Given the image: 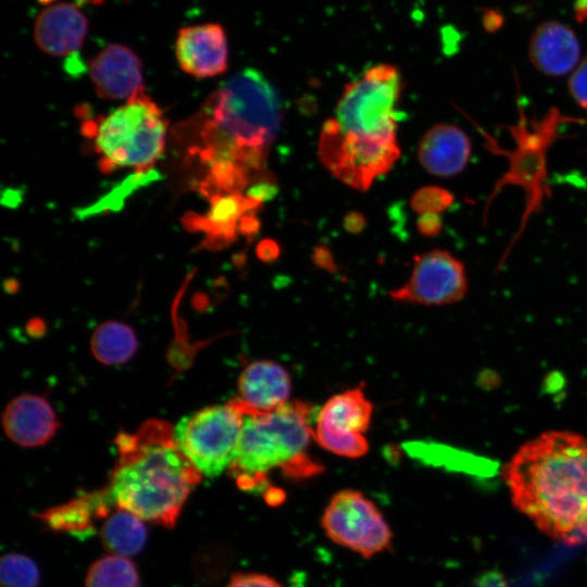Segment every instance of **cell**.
<instances>
[{
  "instance_id": "cell-1",
  "label": "cell",
  "mask_w": 587,
  "mask_h": 587,
  "mask_svg": "<svg viewBox=\"0 0 587 587\" xmlns=\"http://www.w3.org/2000/svg\"><path fill=\"white\" fill-rule=\"evenodd\" d=\"M282 116L280 98L260 72L246 68L223 82L180 127L186 157L200 168L199 191L209 199L245 193L270 178L267 157Z\"/></svg>"
},
{
  "instance_id": "cell-2",
  "label": "cell",
  "mask_w": 587,
  "mask_h": 587,
  "mask_svg": "<svg viewBox=\"0 0 587 587\" xmlns=\"http://www.w3.org/2000/svg\"><path fill=\"white\" fill-rule=\"evenodd\" d=\"M401 75L390 64H376L347 84L319 140L322 164L344 184L367 190L400 157L396 104Z\"/></svg>"
},
{
  "instance_id": "cell-3",
  "label": "cell",
  "mask_w": 587,
  "mask_h": 587,
  "mask_svg": "<svg viewBox=\"0 0 587 587\" xmlns=\"http://www.w3.org/2000/svg\"><path fill=\"white\" fill-rule=\"evenodd\" d=\"M502 474L514 507L541 532L587 542V437L545 432L522 445Z\"/></svg>"
},
{
  "instance_id": "cell-4",
  "label": "cell",
  "mask_w": 587,
  "mask_h": 587,
  "mask_svg": "<svg viewBox=\"0 0 587 587\" xmlns=\"http://www.w3.org/2000/svg\"><path fill=\"white\" fill-rule=\"evenodd\" d=\"M118 460L105 488L116 508L146 522L175 526L192 488L203 475L179 449L174 427L149 420L116 437Z\"/></svg>"
},
{
  "instance_id": "cell-5",
  "label": "cell",
  "mask_w": 587,
  "mask_h": 587,
  "mask_svg": "<svg viewBox=\"0 0 587 587\" xmlns=\"http://www.w3.org/2000/svg\"><path fill=\"white\" fill-rule=\"evenodd\" d=\"M313 408L294 401L265 415H245V421L229 473L245 490L262 488L266 474L280 469L300 478L322 469L307 454L313 430L309 421Z\"/></svg>"
},
{
  "instance_id": "cell-6",
  "label": "cell",
  "mask_w": 587,
  "mask_h": 587,
  "mask_svg": "<svg viewBox=\"0 0 587 587\" xmlns=\"http://www.w3.org/2000/svg\"><path fill=\"white\" fill-rule=\"evenodd\" d=\"M83 129L92 139L102 172L134 170L141 174L164 153L167 121L143 91L98 120L86 122Z\"/></svg>"
},
{
  "instance_id": "cell-7",
  "label": "cell",
  "mask_w": 587,
  "mask_h": 587,
  "mask_svg": "<svg viewBox=\"0 0 587 587\" xmlns=\"http://www.w3.org/2000/svg\"><path fill=\"white\" fill-rule=\"evenodd\" d=\"M245 415L236 398L207 407L176 425V442L203 476L215 477L234 461Z\"/></svg>"
},
{
  "instance_id": "cell-8",
  "label": "cell",
  "mask_w": 587,
  "mask_h": 587,
  "mask_svg": "<svg viewBox=\"0 0 587 587\" xmlns=\"http://www.w3.org/2000/svg\"><path fill=\"white\" fill-rule=\"evenodd\" d=\"M325 534L336 544L364 558L389 550L392 533L376 504L362 492L335 494L322 515Z\"/></svg>"
},
{
  "instance_id": "cell-9",
  "label": "cell",
  "mask_w": 587,
  "mask_h": 587,
  "mask_svg": "<svg viewBox=\"0 0 587 587\" xmlns=\"http://www.w3.org/2000/svg\"><path fill=\"white\" fill-rule=\"evenodd\" d=\"M562 116L558 111L551 110L538 125L529 133L524 123L511 128L516 140V148L513 151L503 152L510 159V170L497 184L496 190L502 185L513 184L522 186L527 193V208L524 222L533 211H538L546 193L547 187L546 151L555 135V129Z\"/></svg>"
},
{
  "instance_id": "cell-10",
  "label": "cell",
  "mask_w": 587,
  "mask_h": 587,
  "mask_svg": "<svg viewBox=\"0 0 587 587\" xmlns=\"http://www.w3.org/2000/svg\"><path fill=\"white\" fill-rule=\"evenodd\" d=\"M467 289L463 263L448 251L435 249L414 258L409 279L390 296L398 301L446 305L463 299Z\"/></svg>"
},
{
  "instance_id": "cell-11",
  "label": "cell",
  "mask_w": 587,
  "mask_h": 587,
  "mask_svg": "<svg viewBox=\"0 0 587 587\" xmlns=\"http://www.w3.org/2000/svg\"><path fill=\"white\" fill-rule=\"evenodd\" d=\"M179 67L197 78H211L228 65V46L224 28L217 23L183 27L175 41Z\"/></svg>"
},
{
  "instance_id": "cell-12",
  "label": "cell",
  "mask_w": 587,
  "mask_h": 587,
  "mask_svg": "<svg viewBox=\"0 0 587 587\" xmlns=\"http://www.w3.org/2000/svg\"><path fill=\"white\" fill-rule=\"evenodd\" d=\"M89 77L97 95L107 100L127 101L143 92L138 55L128 47L110 43L91 59Z\"/></svg>"
},
{
  "instance_id": "cell-13",
  "label": "cell",
  "mask_w": 587,
  "mask_h": 587,
  "mask_svg": "<svg viewBox=\"0 0 587 587\" xmlns=\"http://www.w3.org/2000/svg\"><path fill=\"white\" fill-rule=\"evenodd\" d=\"M291 384L287 371L273 361H255L241 373L236 398L246 415H265L287 404Z\"/></svg>"
},
{
  "instance_id": "cell-14",
  "label": "cell",
  "mask_w": 587,
  "mask_h": 587,
  "mask_svg": "<svg viewBox=\"0 0 587 587\" xmlns=\"http://www.w3.org/2000/svg\"><path fill=\"white\" fill-rule=\"evenodd\" d=\"M88 33V20L71 3L47 7L37 16L34 39L38 48L52 57H65L76 52Z\"/></svg>"
},
{
  "instance_id": "cell-15",
  "label": "cell",
  "mask_w": 587,
  "mask_h": 587,
  "mask_svg": "<svg viewBox=\"0 0 587 587\" xmlns=\"http://www.w3.org/2000/svg\"><path fill=\"white\" fill-rule=\"evenodd\" d=\"M533 65L548 76H561L575 68L580 46L575 33L558 21L541 23L529 40Z\"/></svg>"
},
{
  "instance_id": "cell-16",
  "label": "cell",
  "mask_w": 587,
  "mask_h": 587,
  "mask_svg": "<svg viewBox=\"0 0 587 587\" xmlns=\"http://www.w3.org/2000/svg\"><path fill=\"white\" fill-rule=\"evenodd\" d=\"M2 424L9 438L22 447L46 444L59 426L50 403L34 395L13 399L3 413Z\"/></svg>"
},
{
  "instance_id": "cell-17",
  "label": "cell",
  "mask_w": 587,
  "mask_h": 587,
  "mask_svg": "<svg viewBox=\"0 0 587 587\" xmlns=\"http://www.w3.org/2000/svg\"><path fill=\"white\" fill-rule=\"evenodd\" d=\"M417 157L428 173L440 177L454 176L465 168L470 160L471 140L455 125L438 124L421 139Z\"/></svg>"
},
{
  "instance_id": "cell-18",
  "label": "cell",
  "mask_w": 587,
  "mask_h": 587,
  "mask_svg": "<svg viewBox=\"0 0 587 587\" xmlns=\"http://www.w3.org/2000/svg\"><path fill=\"white\" fill-rule=\"evenodd\" d=\"M112 505L114 503L104 489L51 508L39 514V519L54 532L87 536L92 530V520L107 517Z\"/></svg>"
},
{
  "instance_id": "cell-19",
  "label": "cell",
  "mask_w": 587,
  "mask_h": 587,
  "mask_svg": "<svg viewBox=\"0 0 587 587\" xmlns=\"http://www.w3.org/2000/svg\"><path fill=\"white\" fill-rule=\"evenodd\" d=\"M211 207L197 224L200 230L208 234L214 246L226 245L240 233V224L247 214L254 213L262 202L246 193H228L210 199Z\"/></svg>"
},
{
  "instance_id": "cell-20",
  "label": "cell",
  "mask_w": 587,
  "mask_h": 587,
  "mask_svg": "<svg viewBox=\"0 0 587 587\" xmlns=\"http://www.w3.org/2000/svg\"><path fill=\"white\" fill-rule=\"evenodd\" d=\"M372 403L360 388L338 394L321 409L316 425L337 433H364L371 422Z\"/></svg>"
},
{
  "instance_id": "cell-21",
  "label": "cell",
  "mask_w": 587,
  "mask_h": 587,
  "mask_svg": "<svg viewBox=\"0 0 587 587\" xmlns=\"http://www.w3.org/2000/svg\"><path fill=\"white\" fill-rule=\"evenodd\" d=\"M100 536L108 551L128 558L142 550L148 533L143 520L129 511L116 508L105 517Z\"/></svg>"
},
{
  "instance_id": "cell-22",
  "label": "cell",
  "mask_w": 587,
  "mask_h": 587,
  "mask_svg": "<svg viewBox=\"0 0 587 587\" xmlns=\"http://www.w3.org/2000/svg\"><path fill=\"white\" fill-rule=\"evenodd\" d=\"M136 349L137 339L134 332L118 322H107L100 325L91 338L93 354L105 364L126 362Z\"/></svg>"
},
{
  "instance_id": "cell-23",
  "label": "cell",
  "mask_w": 587,
  "mask_h": 587,
  "mask_svg": "<svg viewBox=\"0 0 587 587\" xmlns=\"http://www.w3.org/2000/svg\"><path fill=\"white\" fill-rule=\"evenodd\" d=\"M139 583L137 567L127 557L108 554L90 565L85 587H139Z\"/></svg>"
},
{
  "instance_id": "cell-24",
  "label": "cell",
  "mask_w": 587,
  "mask_h": 587,
  "mask_svg": "<svg viewBox=\"0 0 587 587\" xmlns=\"http://www.w3.org/2000/svg\"><path fill=\"white\" fill-rule=\"evenodd\" d=\"M39 583V569L29 557L13 552L1 558V587H38Z\"/></svg>"
},
{
  "instance_id": "cell-25",
  "label": "cell",
  "mask_w": 587,
  "mask_h": 587,
  "mask_svg": "<svg viewBox=\"0 0 587 587\" xmlns=\"http://www.w3.org/2000/svg\"><path fill=\"white\" fill-rule=\"evenodd\" d=\"M313 437L323 448L341 457L359 458L369 449L365 437L358 433H337L316 425Z\"/></svg>"
},
{
  "instance_id": "cell-26",
  "label": "cell",
  "mask_w": 587,
  "mask_h": 587,
  "mask_svg": "<svg viewBox=\"0 0 587 587\" xmlns=\"http://www.w3.org/2000/svg\"><path fill=\"white\" fill-rule=\"evenodd\" d=\"M453 195L438 186H425L417 189L410 200L412 210L422 215L426 213L439 214L453 202Z\"/></svg>"
},
{
  "instance_id": "cell-27",
  "label": "cell",
  "mask_w": 587,
  "mask_h": 587,
  "mask_svg": "<svg viewBox=\"0 0 587 587\" xmlns=\"http://www.w3.org/2000/svg\"><path fill=\"white\" fill-rule=\"evenodd\" d=\"M569 90L575 102L587 111V58L580 62L571 75Z\"/></svg>"
},
{
  "instance_id": "cell-28",
  "label": "cell",
  "mask_w": 587,
  "mask_h": 587,
  "mask_svg": "<svg viewBox=\"0 0 587 587\" xmlns=\"http://www.w3.org/2000/svg\"><path fill=\"white\" fill-rule=\"evenodd\" d=\"M226 587H283L276 579L260 573L235 574Z\"/></svg>"
},
{
  "instance_id": "cell-29",
  "label": "cell",
  "mask_w": 587,
  "mask_h": 587,
  "mask_svg": "<svg viewBox=\"0 0 587 587\" xmlns=\"http://www.w3.org/2000/svg\"><path fill=\"white\" fill-rule=\"evenodd\" d=\"M416 227L422 235L433 237L441 232L442 220L440 218L439 214H422L417 220Z\"/></svg>"
},
{
  "instance_id": "cell-30",
  "label": "cell",
  "mask_w": 587,
  "mask_h": 587,
  "mask_svg": "<svg viewBox=\"0 0 587 587\" xmlns=\"http://www.w3.org/2000/svg\"><path fill=\"white\" fill-rule=\"evenodd\" d=\"M257 253L263 261H273L279 254V247L276 241L264 239L258 245Z\"/></svg>"
},
{
  "instance_id": "cell-31",
  "label": "cell",
  "mask_w": 587,
  "mask_h": 587,
  "mask_svg": "<svg viewBox=\"0 0 587 587\" xmlns=\"http://www.w3.org/2000/svg\"><path fill=\"white\" fill-rule=\"evenodd\" d=\"M503 24V16L496 10L488 9L483 14V25L487 32H496Z\"/></svg>"
},
{
  "instance_id": "cell-32",
  "label": "cell",
  "mask_w": 587,
  "mask_h": 587,
  "mask_svg": "<svg viewBox=\"0 0 587 587\" xmlns=\"http://www.w3.org/2000/svg\"><path fill=\"white\" fill-rule=\"evenodd\" d=\"M344 225L350 233H360L365 226V217L359 212L348 213L345 217Z\"/></svg>"
},
{
  "instance_id": "cell-33",
  "label": "cell",
  "mask_w": 587,
  "mask_h": 587,
  "mask_svg": "<svg viewBox=\"0 0 587 587\" xmlns=\"http://www.w3.org/2000/svg\"><path fill=\"white\" fill-rule=\"evenodd\" d=\"M313 259L319 265L323 267L330 268L334 265L330 251L324 247H319L314 249Z\"/></svg>"
},
{
  "instance_id": "cell-34",
  "label": "cell",
  "mask_w": 587,
  "mask_h": 587,
  "mask_svg": "<svg viewBox=\"0 0 587 587\" xmlns=\"http://www.w3.org/2000/svg\"><path fill=\"white\" fill-rule=\"evenodd\" d=\"M575 17L578 22L587 20V0H576L574 4Z\"/></svg>"
},
{
  "instance_id": "cell-35",
  "label": "cell",
  "mask_w": 587,
  "mask_h": 587,
  "mask_svg": "<svg viewBox=\"0 0 587 587\" xmlns=\"http://www.w3.org/2000/svg\"><path fill=\"white\" fill-rule=\"evenodd\" d=\"M40 3L42 4H50L51 2H53L54 0H38Z\"/></svg>"
}]
</instances>
